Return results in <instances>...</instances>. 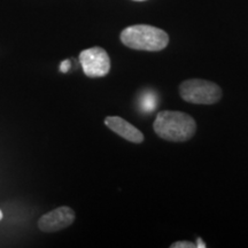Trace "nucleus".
Segmentation results:
<instances>
[{
	"mask_svg": "<svg viewBox=\"0 0 248 248\" xmlns=\"http://www.w3.org/2000/svg\"><path fill=\"white\" fill-rule=\"evenodd\" d=\"M222 89L210 80L186 79L179 85V95L183 100L194 105H214L222 98Z\"/></svg>",
	"mask_w": 248,
	"mask_h": 248,
	"instance_id": "nucleus-3",
	"label": "nucleus"
},
{
	"mask_svg": "<svg viewBox=\"0 0 248 248\" xmlns=\"http://www.w3.org/2000/svg\"><path fill=\"white\" fill-rule=\"evenodd\" d=\"M121 42L126 47L137 51L159 52L169 44V36L160 28L148 24H136L122 30Z\"/></svg>",
	"mask_w": 248,
	"mask_h": 248,
	"instance_id": "nucleus-2",
	"label": "nucleus"
},
{
	"mask_svg": "<svg viewBox=\"0 0 248 248\" xmlns=\"http://www.w3.org/2000/svg\"><path fill=\"white\" fill-rule=\"evenodd\" d=\"M153 129L164 140L183 142L195 135L197 123L193 117L183 111L162 110L155 117Z\"/></svg>",
	"mask_w": 248,
	"mask_h": 248,
	"instance_id": "nucleus-1",
	"label": "nucleus"
},
{
	"mask_svg": "<svg viewBox=\"0 0 248 248\" xmlns=\"http://www.w3.org/2000/svg\"><path fill=\"white\" fill-rule=\"evenodd\" d=\"M170 248H197L195 243H191V241H176L170 245Z\"/></svg>",
	"mask_w": 248,
	"mask_h": 248,
	"instance_id": "nucleus-7",
	"label": "nucleus"
},
{
	"mask_svg": "<svg viewBox=\"0 0 248 248\" xmlns=\"http://www.w3.org/2000/svg\"><path fill=\"white\" fill-rule=\"evenodd\" d=\"M69 67H70V62L68 61V60H66V61H63L61 63L60 70L62 71V73H66V71H68V69H69Z\"/></svg>",
	"mask_w": 248,
	"mask_h": 248,
	"instance_id": "nucleus-8",
	"label": "nucleus"
},
{
	"mask_svg": "<svg viewBox=\"0 0 248 248\" xmlns=\"http://www.w3.org/2000/svg\"><path fill=\"white\" fill-rule=\"evenodd\" d=\"M74 221L75 212L70 207L62 206L40 217L38 228L43 232H57L70 226Z\"/></svg>",
	"mask_w": 248,
	"mask_h": 248,
	"instance_id": "nucleus-5",
	"label": "nucleus"
},
{
	"mask_svg": "<svg viewBox=\"0 0 248 248\" xmlns=\"http://www.w3.org/2000/svg\"><path fill=\"white\" fill-rule=\"evenodd\" d=\"M79 62L84 74L90 78L104 77L110 70L109 55L104 48L98 46L80 52Z\"/></svg>",
	"mask_w": 248,
	"mask_h": 248,
	"instance_id": "nucleus-4",
	"label": "nucleus"
},
{
	"mask_svg": "<svg viewBox=\"0 0 248 248\" xmlns=\"http://www.w3.org/2000/svg\"><path fill=\"white\" fill-rule=\"evenodd\" d=\"M2 217H4V216H2V212H1V210H0V221H1V219H2Z\"/></svg>",
	"mask_w": 248,
	"mask_h": 248,
	"instance_id": "nucleus-10",
	"label": "nucleus"
},
{
	"mask_svg": "<svg viewBox=\"0 0 248 248\" xmlns=\"http://www.w3.org/2000/svg\"><path fill=\"white\" fill-rule=\"evenodd\" d=\"M133 1H145V0H133Z\"/></svg>",
	"mask_w": 248,
	"mask_h": 248,
	"instance_id": "nucleus-11",
	"label": "nucleus"
},
{
	"mask_svg": "<svg viewBox=\"0 0 248 248\" xmlns=\"http://www.w3.org/2000/svg\"><path fill=\"white\" fill-rule=\"evenodd\" d=\"M105 124L111 131L115 132L120 137H122L133 144H141L144 141V135L140 130L129 123L120 116H107L105 119Z\"/></svg>",
	"mask_w": 248,
	"mask_h": 248,
	"instance_id": "nucleus-6",
	"label": "nucleus"
},
{
	"mask_svg": "<svg viewBox=\"0 0 248 248\" xmlns=\"http://www.w3.org/2000/svg\"><path fill=\"white\" fill-rule=\"evenodd\" d=\"M195 245H197V248H206V247H207L206 243H204V241H203L202 239H201L200 237L197 238V241H195Z\"/></svg>",
	"mask_w": 248,
	"mask_h": 248,
	"instance_id": "nucleus-9",
	"label": "nucleus"
}]
</instances>
